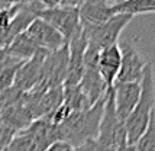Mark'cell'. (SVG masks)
<instances>
[{"instance_id": "cell-1", "label": "cell", "mask_w": 155, "mask_h": 151, "mask_svg": "<svg viewBox=\"0 0 155 151\" xmlns=\"http://www.w3.org/2000/svg\"><path fill=\"white\" fill-rule=\"evenodd\" d=\"M106 102V95L100 100L84 112H71L65 122L57 126L58 139L70 144L73 148H77L90 139H96L99 135L103 108Z\"/></svg>"}, {"instance_id": "cell-2", "label": "cell", "mask_w": 155, "mask_h": 151, "mask_svg": "<svg viewBox=\"0 0 155 151\" xmlns=\"http://www.w3.org/2000/svg\"><path fill=\"white\" fill-rule=\"evenodd\" d=\"M155 112V82L152 64L147 62L141 80V96L134 112L125 121L128 145H135L138 139L143 135L149 124L151 115Z\"/></svg>"}, {"instance_id": "cell-3", "label": "cell", "mask_w": 155, "mask_h": 151, "mask_svg": "<svg viewBox=\"0 0 155 151\" xmlns=\"http://www.w3.org/2000/svg\"><path fill=\"white\" fill-rule=\"evenodd\" d=\"M96 141L107 151H117L123 145L128 144L125 124L119 121L115 110V92L113 87L106 92V102L103 108L99 135Z\"/></svg>"}, {"instance_id": "cell-4", "label": "cell", "mask_w": 155, "mask_h": 151, "mask_svg": "<svg viewBox=\"0 0 155 151\" xmlns=\"http://www.w3.org/2000/svg\"><path fill=\"white\" fill-rule=\"evenodd\" d=\"M134 19V16L125 13H116L110 19L103 22L97 26L83 29V32L87 38V45L93 48L106 49L112 45H116L119 41V36L123 32V29L128 26V23Z\"/></svg>"}, {"instance_id": "cell-5", "label": "cell", "mask_w": 155, "mask_h": 151, "mask_svg": "<svg viewBox=\"0 0 155 151\" xmlns=\"http://www.w3.org/2000/svg\"><path fill=\"white\" fill-rule=\"evenodd\" d=\"M36 18L49 23L52 28H55L65 42H70L77 34L81 32L80 16L78 9L75 7H54V9H39L36 12Z\"/></svg>"}, {"instance_id": "cell-6", "label": "cell", "mask_w": 155, "mask_h": 151, "mask_svg": "<svg viewBox=\"0 0 155 151\" xmlns=\"http://www.w3.org/2000/svg\"><path fill=\"white\" fill-rule=\"evenodd\" d=\"M68 45L47 54L42 64L39 82L44 83L48 89L64 84L68 69Z\"/></svg>"}, {"instance_id": "cell-7", "label": "cell", "mask_w": 155, "mask_h": 151, "mask_svg": "<svg viewBox=\"0 0 155 151\" xmlns=\"http://www.w3.org/2000/svg\"><path fill=\"white\" fill-rule=\"evenodd\" d=\"M67 45L70 55H68L67 76H65V82L62 84V87H73L80 84L81 77L84 74V52L87 48V38L83 29Z\"/></svg>"}, {"instance_id": "cell-8", "label": "cell", "mask_w": 155, "mask_h": 151, "mask_svg": "<svg viewBox=\"0 0 155 151\" xmlns=\"http://www.w3.org/2000/svg\"><path fill=\"white\" fill-rule=\"evenodd\" d=\"M120 69H119L115 84L117 83H141L142 77H143V70H145V65L148 61H145L143 57L138 52V49L130 44H123L120 47Z\"/></svg>"}, {"instance_id": "cell-9", "label": "cell", "mask_w": 155, "mask_h": 151, "mask_svg": "<svg viewBox=\"0 0 155 151\" xmlns=\"http://www.w3.org/2000/svg\"><path fill=\"white\" fill-rule=\"evenodd\" d=\"M39 9H44V7L39 3H36L35 0H29L20 7V10L13 18V21L9 23V26L5 28L3 31H0V48H7L9 44L18 35L26 32L28 26L36 18V12Z\"/></svg>"}, {"instance_id": "cell-10", "label": "cell", "mask_w": 155, "mask_h": 151, "mask_svg": "<svg viewBox=\"0 0 155 151\" xmlns=\"http://www.w3.org/2000/svg\"><path fill=\"white\" fill-rule=\"evenodd\" d=\"M26 34L38 45V48L44 49L47 52L57 51V49L62 48L64 45H67L62 35L55 28H52L49 23H47L39 18H35L32 21V23L26 29Z\"/></svg>"}, {"instance_id": "cell-11", "label": "cell", "mask_w": 155, "mask_h": 151, "mask_svg": "<svg viewBox=\"0 0 155 151\" xmlns=\"http://www.w3.org/2000/svg\"><path fill=\"white\" fill-rule=\"evenodd\" d=\"M116 115L125 124L141 96V83H117L113 86Z\"/></svg>"}, {"instance_id": "cell-12", "label": "cell", "mask_w": 155, "mask_h": 151, "mask_svg": "<svg viewBox=\"0 0 155 151\" xmlns=\"http://www.w3.org/2000/svg\"><path fill=\"white\" fill-rule=\"evenodd\" d=\"M47 54V51L39 49L31 60L25 61L20 65V69L16 73L13 83V86L16 89L22 90V92H29L39 83L41 70H42V64H44V60H45Z\"/></svg>"}, {"instance_id": "cell-13", "label": "cell", "mask_w": 155, "mask_h": 151, "mask_svg": "<svg viewBox=\"0 0 155 151\" xmlns=\"http://www.w3.org/2000/svg\"><path fill=\"white\" fill-rule=\"evenodd\" d=\"M113 9L103 0H86L78 7L81 29L97 26L113 16Z\"/></svg>"}, {"instance_id": "cell-14", "label": "cell", "mask_w": 155, "mask_h": 151, "mask_svg": "<svg viewBox=\"0 0 155 151\" xmlns=\"http://www.w3.org/2000/svg\"><path fill=\"white\" fill-rule=\"evenodd\" d=\"M122 52L120 45L116 44L106 49H101L99 52V61H97V69L100 73L103 82L107 89H112L116 82V77L120 69Z\"/></svg>"}, {"instance_id": "cell-15", "label": "cell", "mask_w": 155, "mask_h": 151, "mask_svg": "<svg viewBox=\"0 0 155 151\" xmlns=\"http://www.w3.org/2000/svg\"><path fill=\"white\" fill-rule=\"evenodd\" d=\"M0 119L5 124L13 129L16 134L28 128L29 125L34 122V119L31 116V113L23 105L19 106H9V108H3L0 109Z\"/></svg>"}, {"instance_id": "cell-16", "label": "cell", "mask_w": 155, "mask_h": 151, "mask_svg": "<svg viewBox=\"0 0 155 151\" xmlns=\"http://www.w3.org/2000/svg\"><path fill=\"white\" fill-rule=\"evenodd\" d=\"M5 49H6L7 55H10L12 58L18 60V61H22V62L31 60L39 51L38 45L31 39V36L26 32L18 35L13 41L9 44V47Z\"/></svg>"}, {"instance_id": "cell-17", "label": "cell", "mask_w": 155, "mask_h": 151, "mask_svg": "<svg viewBox=\"0 0 155 151\" xmlns=\"http://www.w3.org/2000/svg\"><path fill=\"white\" fill-rule=\"evenodd\" d=\"M62 89H64L62 105H65L71 112H84V110L90 109L93 106L90 103V100H88V97L80 89V86L62 87Z\"/></svg>"}, {"instance_id": "cell-18", "label": "cell", "mask_w": 155, "mask_h": 151, "mask_svg": "<svg viewBox=\"0 0 155 151\" xmlns=\"http://www.w3.org/2000/svg\"><path fill=\"white\" fill-rule=\"evenodd\" d=\"M113 13L125 15H141V13H155V0H125L120 5L112 6Z\"/></svg>"}, {"instance_id": "cell-19", "label": "cell", "mask_w": 155, "mask_h": 151, "mask_svg": "<svg viewBox=\"0 0 155 151\" xmlns=\"http://www.w3.org/2000/svg\"><path fill=\"white\" fill-rule=\"evenodd\" d=\"M3 151H36V145H35L32 132L28 128L18 132L12 138V141L5 147Z\"/></svg>"}, {"instance_id": "cell-20", "label": "cell", "mask_w": 155, "mask_h": 151, "mask_svg": "<svg viewBox=\"0 0 155 151\" xmlns=\"http://www.w3.org/2000/svg\"><path fill=\"white\" fill-rule=\"evenodd\" d=\"M134 147L135 151H155V112L151 115L147 131Z\"/></svg>"}, {"instance_id": "cell-21", "label": "cell", "mask_w": 155, "mask_h": 151, "mask_svg": "<svg viewBox=\"0 0 155 151\" xmlns=\"http://www.w3.org/2000/svg\"><path fill=\"white\" fill-rule=\"evenodd\" d=\"M22 64H23L22 61H13L0 70V95L13 86L16 73H18V70L20 69Z\"/></svg>"}, {"instance_id": "cell-22", "label": "cell", "mask_w": 155, "mask_h": 151, "mask_svg": "<svg viewBox=\"0 0 155 151\" xmlns=\"http://www.w3.org/2000/svg\"><path fill=\"white\" fill-rule=\"evenodd\" d=\"M22 6L23 5H18V6H2L0 5V31L9 26V23L13 21V18L18 15Z\"/></svg>"}, {"instance_id": "cell-23", "label": "cell", "mask_w": 155, "mask_h": 151, "mask_svg": "<svg viewBox=\"0 0 155 151\" xmlns=\"http://www.w3.org/2000/svg\"><path fill=\"white\" fill-rule=\"evenodd\" d=\"M74 151H107V150H104L96 139H90L87 143H84L83 145L74 148Z\"/></svg>"}, {"instance_id": "cell-24", "label": "cell", "mask_w": 155, "mask_h": 151, "mask_svg": "<svg viewBox=\"0 0 155 151\" xmlns=\"http://www.w3.org/2000/svg\"><path fill=\"white\" fill-rule=\"evenodd\" d=\"M47 151H74V148L67 143H62V141H57L51 145Z\"/></svg>"}, {"instance_id": "cell-25", "label": "cell", "mask_w": 155, "mask_h": 151, "mask_svg": "<svg viewBox=\"0 0 155 151\" xmlns=\"http://www.w3.org/2000/svg\"><path fill=\"white\" fill-rule=\"evenodd\" d=\"M13 61H18V60L12 58L10 55H7L5 48H0V70L3 69V67H6V65H9L10 62H13Z\"/></svg>"}, {"instance_id": "cell-26", "label": "cell", "mask_w": 155, "mask_h": 151, "mask_svg": "<svg viewBox=\"0 0 155 151\" xmlns=\"http://www.w3.org/2000/svg\"><path fill=\"white\" fill-rule=\"evenodd\" d=\"M36 3H39L44 9H54V7H58L61 3V0H35Z\"/></svg>"}, {"instance_id": "cell-27", "label": "cell", "mask_w": 155, "mask_h": 151, "mask_svg": "<svg viewBox=\"0 0 155 151\" xmlns=\"http://www.w3.org/2000/svg\"><path fill=\"white\" fill-rule=\"evenodd\" d=\"M84 2H86V0H61L60 6H62V7H75V9H78Z\"/></svg>"}, {"instance_id": "cell-28", "label": "cell", "mask_w": 155, "mask_h": 151, "mask_svg": "<svg viewBox=\"0 0 155 151\" xmlns=\"http://www.w3.org/2000/svg\"><path fill=\"white\" fill-rule=\"evenodd\" d=\"M29 0H0L2 6H18V5H25Z\"/></svg>"}, {"instance_id": "cell-29", "label": "cell", "mask_w": 155, "mask_h": 151, "mask_svg": "<svg viewBox=\"0 0 155 151\" xmlns=\"http://www.w3.org/2000/svg\"><path fill=\"white\" fill-rule=\"evenodd\" d=\"M104 3H107V5H110V6H116V5H120V3H123L125 0H103Z\"/></svg>"}]
</instances>
